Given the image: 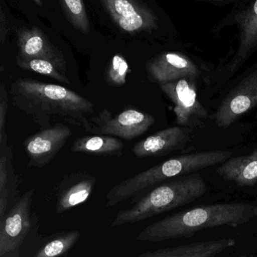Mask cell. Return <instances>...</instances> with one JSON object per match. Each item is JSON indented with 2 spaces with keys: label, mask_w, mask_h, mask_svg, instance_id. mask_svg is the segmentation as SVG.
I'll list each match as a JSON object with an SVG mask.
<instances>
[{
  "label": "cell",
  "mask_w": 257,
  "mask_h": 257,
  "mask_svg": "<svg viewBox=\"0 0 257 257\" xmlns=\"http://www.w3.org/2000/svg\"><path fill=\"white\" fill-rule=\"evenodd\" d=\"M13 159V149L7 134L0 138V221L7 214L9 204L17 193L18 179Z\"/></svg>",
  "instance_id": "2e32d148"
},
{
  "label": "cell",
  "mask_w": 257,
  "mask_h": 257,
  "mask_svg": "<svg viewBox=\"0 0 257 257\" xmlns=\"http://www.w3.org/2000/svg\"><path fill=\"white\" fill-rule=\"evenodd\" d=\"M257 218V204L234 202L209 204L183 210L156 221L137 236L140 241L161 242L190 237L201 230L237 227Z\"/></svg>",
  "instance_id": "7a4b0ae2"
},
{
  "label": "cell",
  "mask_w": 257,
  "mask_h": 257,
  "mask_svg": "<svg viewBox=\"0 0 257 257\" xmlns=\"http://www.w3.org/2000/svg\"><path fill=\"white\" fill-rule=\"evenodd\" d=\"M16 64L23 70L49 76L63 83L70 84L68 77L50 61L40 59L23 60L17 56Z\"/></svg>",
  "instance_id": "44dd1931"
},
{
  "label": "cell",
  "mask_w": 257,
  "mask_h": 257,
  "mask_svg": "<svg viewBox=\"0 0 257 257\" xmlns=\"http://www.w3.org/2000/svg\"><path fill=\"white\" fill-rule=\"evenodd\" d=\"M34 192V188L27 191L0 221V256L19 247L28 234Z\"/></svg>",
  "instance_id": "52a82bcc"
},
{
  "label": "cell",
  "mask_w": 257,
  "mask_h": 257,
  "mask_svg": "<svg viewBox=\"0 0 257 257\" xmlns=\"http://www.w3.org/2000/svg\"><path fill=\"white\" fill-rule=\"evenodd\" d=\"M235 21L240 30V43L237 52L228 65L231 73H235L257 50V1L240 12Z\"/></svg>",
  "instance_id": "9a60e30c"
},
{
  "label": "cell",
  "mask_w": 257,
  "mask_h": 257,
  "mask_svg": "<svg viewBox=\"0 0 257 257\" xmlns=\"http://www.w3.org/2000/svg\"><path fill=\"white\" fill-rule=\"evenodd\" d=\"M60 6L69 22L77 31L84 34H89L91 25L82 0H63Z\"/></svg>",
  "instance_id": "ffe728a7"
},
{
  "label": "cell",
  "mask_w": 257,
  "mask_h": 257,
  "mask_svg": "<svg viewBox=\"0 0 257 257\" xmlns=\"http://www.w3.org/2000/svg\"><path fill=\"white\" fill-rule=\"evenodd\" d=\"M128 64L121 55H114L105 71V79L111 86L121 87L126 84Z\"/></svg>",
  "instance_id": "7402d4cb"
},
{
  "label": "cell",
  "mask_w": 257,
  "mask_h": 257,
  "mask_svg": "<svg viewBox=\"0 0 257 257\" xmlns=\"http://www.w3.org/2000/svg\"><path fill=\"white\" fill-rule=\"evenodd\" d=\"M238 257H246V255H240V256H238Z\"/></svg>",
  "instance_id": "484cf974"
},
{
  "label": "cell",
  "mask_w": 257,
  "mask_h": 257,
  "mask_svg": "<svg viewBox=\"0 0 257 257\" xmlns=\"http://www.w3.org/2000/svg\"><path fill=\"white\" fill-rule=\"evenodd\" d=\"M257 106V70L248 75L223 99L214 114L216 125L228 127Z\"/></svg>",
  "instance_id": "9c48e42d"
},
{
  "label": "cell",
  "mask_w": 257,
  "mask_h": 257,
  "mask_svg": "<svg viewBox=\"0 0 257 257\" xmlns=\"http://www.w3.org/2000/svg\"><path fill=\"white\" fill-rule=\"evenodd\" d=\"M155 123L153 115L135 109H127L115 117L106 109L92 117L88 132L130 140L144 135Z\"/></svg>",
  "instance_id": "5b68a950"
},
{
  "label": "cell",
  "mask_w": 257,
  "mask_h": 257,
  "mask_svg": "<svg viewBox=\"0 0 257 257\" xmlns=\"http://www.w3.org/2000/svg\"><path fill=\"white\" fill-rule=\"evenodd\" d=\"M231 156V152L207 151L168 159L111 188L106 194V206L112 207L129 198H137L150 188L169 179L184 177L200 170L224 163Z\"/></svg>",
  "instance_id": "3957f363"
},
{
  "label": "cell",
  "mask_w": 257,
  "mask_h": 257,
  "mask_svg": "<svg viewBox=\"0 0 257 257\" xmlns=\"http://www.w3.org/2000/svg\"><path fill=\"white\" fill-rule=\"evenodd\" d=\"M205 182L199 174L184 176L156 186L132 207L117 213L112 226L141 222L156 215L190 204L207 192Z\"/></svg>",
  "instance_id": "277c9868"
},
{
  "label": "cell",
  "mask_w": 257,
  "mask_h": 257,
  "mask_svg": "<svg viewBox=\"0 0 257 257\" xmlns=\"http://www.w3.org/2000/svg\"><path fill=\"white\" fill-rule=\"evenodd\" d=\"M189 140V131L187 127H168L136 143L132 152L138 159L161 157L183 148Z\"/></svg>",
  "instance_id": "4fadbf2b"
},
{
  "label": "cell",
  "mask_w": 257,
  "mask_h": 257,
  "mask_svg": "<svg viewBox=\"0 0 257 257\" xmlns=\"http://www.w3.org/2000/svg\"><path fill=\"white\" fill-rule=\"evenodd\" d=\"M71 136L68 126L57 123L27 138L23 144L29 158L28 165L43 168L50 163Z\"/></svg>",
  "instance_id": "30bf717a"
},
{
  "label": "cell",
  "mask_w": 257,
  "mask_h": 257,
  "mask_svg": "<svg viewBox=\"0 0 257 257\" xmlns=\"http://www.w3.org/2000/svg\"><path fill=\"white\" fill-rule=\"evenodd\" d=\"M8 34V20H7V15L4 13L3 7H0V41L1 44L5 43Z\"/></svg>",
  "instance_id": "cb8c5ba5"
},
{
  "label": "cell",
  "mask_w": 257,
  "mask_h": 257,
  "mask_svg": "<svg viewBox=\"0 0 257 257\" xmlns=\"http://www.w3.org/2000/svg\"><path fill=\"white\" fill-rule=\"evenodd\" d=\"M34 2H35L36 4H42V3L40 2V1H38V0H37V1H34Z\"/></svg>",
  "instance_id": "d4e9b609"
},
{
  "label": "cell",
  "mask_w": 257,
  "mask_h": 257,
  "mask_svg": "<svg viewBox=\"0 0 257 257\" xmlns=\"http://www.w3.org/2000/svg\"><path fill=\"white\" fill-rule=\"evenodd\" d=\"M80 237L78 230L61 233L43 245L33 257H61L67 253Z\"/></svg>",
  "instance_id": "d6986e66"
},
{
  "label": "cell",
  "mask_w": 257,
  "mask_h": 257,
  "mask_svg": "<svg viewBox=\"0 0 257 257\" xmlns=\"http://www.w3.org/2000/svg\"><path fill=\"white\" fill-rule=\"evenodd\" d=\"M196 79L186 78L159 85L174 103L176 122L180 127H189L207 117V111L197 97Z\"/></svg>",
  "instance_id": "ba28073f"
},
{
  "label": "cell",
  "mask_w": 257,
  "mask_h": 257,
  "mask_svg": "<svg viewBox=\"0 0 257 257\" xmlns=\"http://www.w3.org/2000/svg\"><path fill=\"white\" fill-rule=\"evenodd\" d=\"M97 179L87 172L68 174L57 188L56 212L63 213L82 203L91 196Z\"/></svg>",
  "instance_id": "5bb4252c"
},
{
  "label": "cell",
  "mask_w": 257,
  "mask_h": 257,
  "mask_svg": "<svg viewBox=\"0 0 257 257\" xmlns=\"http://www.w3.org/2000/svg\"><path fill=\"white\" fill-rule=\"evenodd\" d=\"M227 181L238 186H253L257 183V148L246 156L231 157L216 169Z\"/></svg>",
  "instance_id": "e0dca14e"
},
{
  "label": "cell",
  "mask_w": 257,
  "mask_h": 257,
  "mask_svg": "<svg viewBox=\"0 0 257 257\" xmlns=\"http://www.w3.org/2000/svg\"><path fill=\"white\" fill-rule=\"evenodd\" d=\"M123 148L122 141L115 137L95 135L77 138L73 142L71 150L94 156L120 157L122 156Z\"/></svg>",
  "instance_id": "ac0fdd59"
},
{
  "label": "cell",
  "mask_w": 257,
  "mask_h": 257,
  "mask_svg": "<svg viewBox=\"0 0 257 257\" xmlns=\"http://www.w3.org/2000/svg\"><path fill=\"white\" fill-rule=\"evenodd\" d=\"M114 23L124 32L151 33L159 28V19L147 4L138 0H101Z\"/></svg>",
  "instance_id": "8992f818"
},
{
  "label": "cell",
  "mask_w": 257,
  "mask_h": 257,
  "mask_svg": "<svg viewBox=\"0 0 257 257\" xmlns=\"http://www.w3.org/2000/svg\"><path fill=\"white\" fill-rule=\"evenodd\" d=\"M149 80L159 85L179 79H197V66L187 56L178 52H163L147 61L146 65Z\"/></svg>",
  "instance_id": "7c38bea8"
},
{
  "label": "cell",
  "mask_w": 257,
  "mask_h": 257,
  "mask_svg": "<svg viewBox=\"0 0 257 257\" xmlns=\"http://www.w3.org/2000/svg\"><path fill=\"white\" fill-rule=\"evenodd\" d=\"M10 97L14 106L32 117L46 128L50 116H60L66 121L88 132L94 104L85 97L61 85L31 79L12 82Z\"/></svg>",
  "instance_id": "6da1fadb"
},
{
  "label": "cell",
  "mask_w": 257,
  "mask_h": 257,
  "mask_svg": "<svg viewBox=\"0 0 257 257\" xmlns=\"http://www.w3.org/2000/svg\"><path fill=\"white\" fill-rule=\"evenodd\" d=\"M9 98L7 89L4 83L0 85V138L7 135L6 123L8 112Z\"/></svg>",
  "instance_id": "603a6c76"
},
{
  "label": "cell",
  "mask_w": 257,
  "mask_h": 257,
  "mask_svg": "<svg viewBox=\"0 0 257 257\" xmlns=\"http://www.w3.org/2000/svg\"><path fill=\"white\" fill-rule=\"evenodd\" d=\"M19 52L23 60H46L53 63L61 73L67 74V65L64 54L51 43L47 36L37 27H22L16 30Z\"/></svg>",
  "instance_id": "8fae6325"
}]
</instances>
